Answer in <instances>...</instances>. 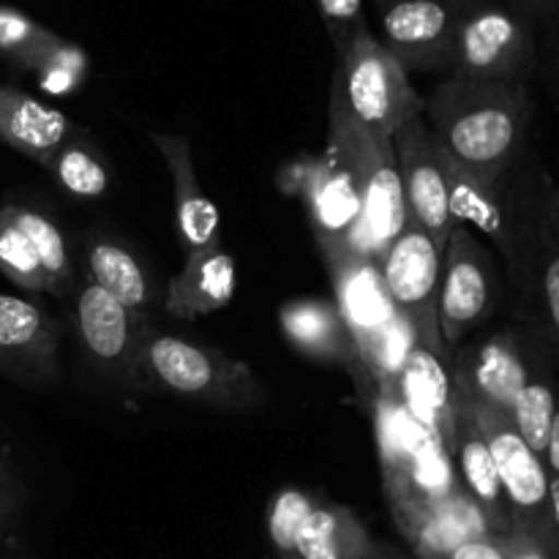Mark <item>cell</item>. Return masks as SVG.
<instances>
[{
    "mask_svg": "<svg viewBox=\"0 0 559 559\" xmlns=\"http://www.w3.org/2000/svg\"><path fill=\"white\" fill-rule=\"evenodd\" d=\"M453 222L495 246L516 320H527L540 276L559 254L557 183L535 142L497 180H478L451 162Z\"/></svg>",
    "mask_w": 559,
    "mask_h": 559,
    "instance_id": "obj_1",
    "label": "cell"
},
{
    "mask_svg": "<svg viewBox=\"0 0 559 559\" xmlns=\"http://www.w3.org/2000/svg\"><path fill=\"white\" fill-rule=\"evenodd\" d=\"M424 120L459 169L497 180L533 142L535 102L522 82L448 74L424 98Z\"/></svg>",
    "mask_w": 559,
    "mask_h": 559,
    "instance_id": "obj_2",
    "label": "cell"
},
{
    "mask_svg": "<svg viewBox=\"0 0 559 559\" xmlns=\"http://www.w3.org/2000/svg\"><path fill=\"white\" fill-rule=\"evenodd\" d=\"M369 413L380 448L388 508L399 533L407 535L424 513L462 489L456 467L445 442L424 429L393 393H377Z\"/></svg>",
    "mask_w": 559,
    "mask_h": 559,
    "instance_id": "obj_3",
    "label": "cell"
},
{
    "mask_svg": "<svg viewBox=\"0 0 559 559\" xmlns=\"http://www.w3.org/2000/svg\"><path fill=\"white\" fill-rule=\"evenodd\" d=\"M140 391L169 393L224 413H249L267 399L249 364L151 325L140 347Z\"/></svg>",
    "mask_w": 559,
    "mask_h": 559,
    "instance_id": "obj_4",
    "label": "cell"
},
{
    "mask_svg": "<svg viewBox=\"0 0 559 559\" xmlns=\"http://www.w3.org/2000/svg\"><path fill=\"white\" fill-rule=\"evenodd\" d=\"M325 267L333 284V300L353 336L371 388L374 393L388 391L409 353L418 347V336L393 306L380 260L347 254L325 262Z\"/></svg>",
    "mask_w": 559,
    "mask_h": 559,
    "instance_id": "obj_5",
    "label": "cell"
},
{
    "mask_svg": "<svg viewBox=\"0 0 559 559\" xmlns=\"http://www.w3.org/2000/svg\"><path fill=\"white\" fill-rule=\"evenodd\" d=\"M328 151L336 153L344 169L353 175L355 189L364 200L369 251L374 260H382L388 246L407 227L393 140L360 126L353 115L344 112L331 98V107H328Z\"/></svg>",
    "mask_w": 559,
    "mask_h": 559,
    "instance_id": "obj_6",
    "label": "cell"
},
{
    "mask_svg": "<svg viewBox=\"0 0 559 559\" xmlns=\"http://www.w3.org/2000/svg\"><path fill=\"white\" fill-rule=\"evenodd\" d=\"M331 98L360 126L388 140L407 123L424 118V98L371 27L336 55Z\"/></svg>",
    "mask_w": 559,
    "mask_h": 559,
    "instance_id": "obj_7",
    "label": "cell"
},
{
    "mask_svg": "<svg viewBox=\"0 0 559 559\" xmlns=\"http://www.w3.org/2000/svg\"><path fill=\"white\" fill-rule=\"evenodd\" d=\"M506 293L502 265L491 246L467 224H456L442 251L440 276V333L448 353L469 342L497 314Z\"/></svg>",
    "mask_w": 559,
    "mask_h": 559,
    "instance_id": "obj_8",
    "label": "cell"
},
{
    "mask_svg": "<svg viewBox=\"0 0 559 559\" xmlns=\"http://www.w3.org/2000/svg\"><path fill=\"white\" fill-rule=\"evenodd\" d=\"M451 74L530 85L538 74V27L497 0L475 5L459 16Z\"/></svg>",
    "mask_w": 559,
    "mask_h": 559,
    "instance_id": "obj_9",
    "label": "cell"
},
{
    "mask_svg": "<svg viewBox=\"0 0 559 559\" xmlns=\"http://www.w3.org/2000/svg\"><path fill=\"white\" fill-rule=\"evenodd\" d=\"M464 404L473 413L475 424H478L480 435H484L486 445L491 451V459L497 464L502 491H506L508 508H511L513 527L538 538L557 557L555 533H551V478L544 456H538L524 442V437L519 435L516 426L506 413L484 407V404Z\"/></svg>",
    "mask_w": 559,
    "mask_h": 559,
    "instance_id": "obj_10",
    "label": "cell"
},
{
    "mask_svg": "<svg viewBox=\"0 0 559 559\" xmlns=\"http://www.w3.org/2000/svg\"><path fill=\"white\" fill-rule=\"evenodd\" d=\"M388 295L399 314L409 322L420 347L451 360L440 333L442 249L420 227L407 222L380 260Z\"/></svg>",
    "mask_w": 559,
    "mask_h": 559,
    "instance_id": "obj_11",
    "label": "cell"
},
{
    "mask_svg": "<svg viewBox=\"0 0 559 559\" xmlns=\"http://www.w3.org/2000/svg\"><path fill=\"white\" fill-rule=\"evenodd\" d=\"M295 191L309 213L311 233L320 246L322 262H333L347 254L371 257L364 224V200L355 189L353 175L344 169L333 151L304 158L295 173Z\"/></svg>",
    "mask_w": 559,
    "mask_h": 559,
    "instance_id": "obj_12",
    "label": "cell"
},
{
    "mask_svg": "<svg viewBox=\"0 0 559 559\" xmlns=\"http://www.w3.org/2000/svg\"><path fill=\"white\" fill-rule=\"evenodd\" d=\"M74 328L96 374L120 391H140V347L145 317L126 309L87 278L71 293Z\"/></svg>",
    "mask_w": 559,
    "mask_h": 559,
    "instance_id": "obj_13",
    "label": "cell"
},
{
    "mask_svg": "<svg viewBox=\"0 0 559 559\" xmlns=\"http://www.w3.org/2000/svg\"><path fill=\"white\" fill-rule=\"evenodd\" d=\"M393 153L402 178L407 222L424 229L445 251L451 229L456 227L451 211V158L445 156L424 118L393 134Z\"/></svg>",
    "mask_w": 559,
    "mask_h": 559,
    "instance_id": "obj_14",
    "label": "cell"
},
{
    "mask_svg": "<svg viewBox=\"0 0 559 559\" xmlns=\"http://www.w3.org/2000/svg\"><path fill=\"white\" fill-rule=\"evenodd\" d=\"M448 369L459 399L500 409L511 418L527 369L522 322L516 320L513 325L486 333L475 342L459 344L451 349Z\"/></svg>",
    "mask_w": 559,
    "mask_h": 559,
    "instance_id": "obj_15",
    "label": "cell"
},
{
    "mask_svg": "<svg viewBox=\"0 0 559 559\" xmlns=\"http://www.w3.org/2000/svg\"><path fill=\"white\" fill-rule=\"evenodd\" d=\"M382 47L404 71L453 69L459 14L445 0H385L377 5Z\"/></svg>",
    "mask_w": 559,
    "mask_h": 559,
    "instance_id": "obj_16",
    "label": "cell"
},
{
    "mask_svg": "<svg viewBox=\"0 0 559 559\" xmlns=\"http://www.w3.org/2000/svg\"><path fill=\"white\" fill-rule=\"evenodd\" d=\"M60 325L38 304L0 293V371L31 388L55 385Z\"/></svg>",
    "mask_w": 559,
    "mask_h": 559,
    "instance_id": "obj_17",
    "label": "cell"
},
{
    "mask_svg": "<svg viewBox=\"0 0 559 559\" xmlns=\"http://www.w3.org/2000/svg\"><path fill=\"white\" fill-rule=\"evenodd\" d=\"M278 325L293 349H298L306 358L317 360V364H331L336 369H344L353 377L355 388H358L360 399H364L366 409L374 402V388H371L369 377H366L364 364L358 358L353 336H349L347 325H344L338 306L333 298H300L289 300L282 311H278Z\"/></svg>",
    "mask_w": 559,
    "mask_h": 559,
    "instance_id": "obj_18",
    "label": "cell"
},
{
    "mask_svg": "<svg viewBox=\"0 0 559 559\" xmlns=\"http://www.w3.org/2000/svg\"><path fill=\"white\" fill-rule=\"evenodd\" d=\"M151 142L167 164L169 180H173L175 222H178L180 243H183L186 254L222 246L218 211L207 200L200 178H197L191 142L183 134H169V131H151Z\"/></svg>",
    "mask_w": 559,
    "mask_h": 559,
    "instance_id": "obj_19",
    "label": "cell"
},
{
    "mask_svg": "<svg viewBox=\"0 0 559 559\" xmlns=\"http://www.w3.org/2000/svg\"><path fill=\"white\" fill-rule=\"evenodd\" d=\"M448 451H451L453 467H456L459 486L484 511L491 533H511L513 519L500 484V473H497V464L491 459V451L486 445L484 435H480L478 424H475L473 413H469V407L462 399H456V424H453V437Z\"/></svg>",
    "mask_w": 559,
    "mask_h": 559,
    "instance_id": "obj_20",
    "label": "cell"
},
{
    "mask_svg": "<svg viewBox=\"0 0 559 559\" xmlns=\"http://www.w3.org/2000/svg\"><path fill=\"white\" fill-rule=\"evenodd\" d=\"M380 393H393L424 429H429L451 448L453 424H456V396H453L448 360L437 358L435 353L418 344L399 371L393 388Z\"/></svg>",
    "mask_w": 559,
    "mask_h": 559,
    "instance_id": "obj_21",
    "label": "cell"
},
{
    "mask_svg": "<svg viewBox=\"0 0 559 559\" xmlns=\"http://www.w3.org/2000/svg\"><path fill=\"white\" fill-rule=\"evenodd\" d=\"M80 134V126L71 123L60 109L47 107L16 87L0 85V142L11 151L47 167L55 153Z\"/></svg>",
    "mask_w": 559,
    "mask_h": 559,
    "instance_id": "obj_22",
    "label": "cell"
},
{
    "mask_svg": "<svg viewBox=\"0 0 559 559\" xmlns=\"http://www.w3.org/2000/svg\"><path fill=\"white\" fill-rule=\"evenodd\" d=\"M522 322L524 344H527V369H524L522 391L513 404V426L538 456H544L549 440L551 418L559 399V369L555 349L535 322Z\"/></svg>",
    "mask_w": 559,
    "mask_h": 559,
    "instance_id": "obj_23",
    "label": "cell"
},
{
    "mask_svg": "<svg viewBox=\"0 0 559 559\" xmlns=\"http://www.w3.org/2000/svg\"><path fill=\"white\" fill-rule=\"evenodd\" d=\"M235 287H238L235 260L222 246H211L186 254L183 267L169 282L164 306L169 314L183 322L200 320L224 309L235 298Z\"/></svg>",
    "mask_w": 559,
    "mask_h": 559,
    "instance_id": "obj_24",
    "label": "cell"
},
{
    "mask_svg": "<svg viewBox=\"0 0 559 559\" xmlns=\"http://www.w3.org/2000/svg\"><path fill=\"white\" fill-rule=\"evenodd\" d=\"M480 535L495 533H491L484 511L469 500L467 491L459 489L456 495H451L440 506L431 508L429 513H424L404 538L413 546L415 557L429 559L445 555V551L456 549V546L467 544L473 538H480Z\"/></svg>",
    "mask_w": 559,
    "mask_h": 559,
    "instance_id": "obj_25",
    "label": "cell"
},
{
    "mask_svg": "<svg viewBox=\"0 0 559 559\" xmlns=\"http://www.w3.org/2000/svg\"><path fill=\"white\" fill-rule=\"evenodd\" d=\"M371 535L353 508L317 502L298 535V559H364Z\"/></svg>",
    "mask_w": 559,
    "mask_h": 559,
    "instance_id": "obj_26",
    "label": "cell"
},
{
    "mask_svg": "<svg viewBox=\"0 0 559 559\" xmlns=\"http://www.w3.org/2000/svg\"><path fill=\"white\" fill-rule=\"evenodd\" d=\"M87 273L96 287H102L109 298L123 304L126 309L142 314L151 304V284L147 273L142 271L140 260L126 246L115 240L96 238L87 243Z\"/></svg>",
    "mask_w": 559,
    "mask_h": 559,
    "instance_id": "obj_27",
    "label": "cell"
},
{
    "mask_svg": "<svg viewBox=\"0 0 559 559\" xmlns=\"http://www.w3.org/2000/svg\"><path fill=\"white\" fill-rule=\"evenodd\" d=\"M0 211L14 222V227L25 235L27 243L36 251L44 276L49 282V295H55V298H69L76 287V278L74 265H71L69 246H66V238L58 224L44 216V213L25 205H3Z\"/></svg>",
    "mask_w": 559,
    "mask_h": 559,
    "instance_id": "obj_28",
    "label": "cell"
},
{
    "mask_svg": "<svg viewBox=\"0 0 559 559\" xmlns=\"http://www.w3.org/2000/svg\"><path fill=\"white\" fill-rule=\"evenodd\" d=\"M47 169L52 173L55 183L76 200H98L109 189L107 167L82 134L60 147L52 162L47 164Z\"/></svg>",
    "mask_w": 559,
    "mask_h": 559,
    "instance_id": "obj_29",
    "label": "cell"
},
{
    "mask_svg": "<svg viewBox=\"0 0 559 559\" xmlns=\"http://www.w3.org/2000/svg\"><path fill=\"white\" fill-rule=\"evenodd\" d=\"M63 41L66 38L55 36L52 31L41 27L38 22L27 20L20 11L0 9V49L14 63L38 71Z\"/></svg>",
    "mask_w": 559,
    "mask_h": 559,
    "instance_id": "obj_30",
    "label": "cell"
},
{
    "mask_svg": "<svg viewBox=\"0 0 559 559\" xmlns=\"http://www.w3.org/2000/svg\"><path fill=\"white\" fill-rule=\"evenodd\" d=\"M317 502L320 500L300 489H282L273 495L271 508H267V538L278 559H298L295 546H298L300 527Z\"/></svg>",
    "mask_w": 559,
    "mask_h": 559,
    "instance_id": "obj_31",
    "label": "cell"
},
{
    "mask_svg": "<svg viewBox=\"0 0 559 559\" xmlns=\"http://www.w3.org/2000/svg\"><path fill=\"white\" fill-rule=\"evenodd\" d=\"M0 273L27 293H49V282L36 251L3 211H0Z\"/></svg>",
    "mask_w": 559,
    "mask_h": 559,
    "instance_id": "obj_32",
    "label": "cell"
},
{
    "mask_svg": "<svg viewBox=\"0 0 559 559\" xmlns=\"http://www.w3.org/2000/svg\"><path fill=\"white\" fill-rule=\"evenodd\" d=\"M317 9L336 55H342L360 33L369 31L364 0H317Z\"/></svg>",
    "mask_w": 559,
    "mask_h": 559,
    "instance_id": "obj_33",
    "label": "cell"
},
{
    "mask_svg": "<svg viewBox=\"0 0 559 559\" xmlns=\"http://www.w3.org/2000/svg\"><path fill=\"white\" fill-rule=\"evenodd\" d=\"M524 322H535L544 331L551 349H555L559 369V254L551 257V262L546 265L538 284V295H535L533 311H530V317Z\"/></svg>",
    "mask_w": 559,
    "mask_h": 559,
    "instance_id": "obj_34",
    "label": "cell"
},
{
    "mask_svg": "<svg viewBox=\"0 0 559 559\" xmlns=\"http://www.w3.org/2000/svg\"><path fill=\"white\" fill-rule=\"evenodd\" d=\"M538 74L559 112V11L544 25V41H538Z\"/></svg>",
    "mask_w": 559,
    "mask_h": 559,
    "instance_id": "obj_35",
    "label": "cell"
},
{
    "mask_svg": "<svg viewBox=\"0 0 559 559\" xmlns=\"http://www.w3.org/2000/svg\"><path fill=\"white\" fill-rule=\"evenodd\" d=\"M429 559H506V546H502V535H480L445 555Z\"/></svg>",
    "mask_w": 559,
    "mask_h": 559,
    "instance_id": "obj_36",
    "label": "cell"
},
{
    "mask_svg": "<svg viewBox=\"0 0 559 559\" xmlns=\"http://www.w3.org/2000/svg\"><path fill=\"white\" fill-rule=\"evenodd\" d=\"M502 546H506V559H557L538 538L516 527L502 535Z\"/></svg>",
    "mask_w": 559,
    "mask_h": 559,
    "instance_id": "obj_37",
    "label": "cell"
},
{
    "mask_svg": "<svg viewBox=\"0 0 559 559\" xmlns=\"http://www.w3.org/2000/svg\"><path fill=\"white\" fill-rule=\"evenodd\" d=\"M502 3L533 22L535 27H544L559 11V0H502Z\"/></svg>",
    "mask_w": 559,
    "mask_h": 559,
    "instance_id": "obj_38",
    "label": "cell"
},
{
    "mask_svg": "<svg viewBox=\"0 0 559 559\" xmlns=\"http://www.w3.org/2000/svg\"><path fill=\"white\" fill-rule=\"evenodd\" d=\"M544 462H546V469H549V478L551 480H559V399H557L555 418H551L549 440H546Z\"/></svg>",
    "mask_w": 559,
    "mask_h": 559,
    "instance_id": "obj_39",
    "label": "cell"
},
{
    "mask_svg": "<svg viewBox=\"0 0 559 559\" xmlns=\"http://www.w3.org/2000/svg\"><path fill=\"white\" fill-rule=\"evenodd\" d=\"M551 533H555V551L559 559V480H551Z\"/></svg>",
    "mask_w": 559,
    "mask_h": 559,
    "instance_id": "obj_40",
    "label": "cell"
},
{
    "mask_svg": "<svg viewBox=\"0 0 559 559\" xmlns=\"http://www.w3.org/2000/svg\"><path fill=\"white\" fill-rule=\"evenodd\" d=\"M364 559H404L402 555H399L396 549H391V546H385V544H371V549L366 551V557Z\"/></svg>",
    "mask_w": 559,
    "mask_h": 559,
    "instance_id": "obj_41",
    "label": "cell"
},
{
    "mask_svg": "<svg viewBox=\"0 0 559 559\" xmlns=\"http://www.w3.org/2000/svg\"><path fill=\"white\" fill-rule=\"evenodd\" d=\"M448 5H451L453 11H456L459 16L462 14H467L469 9H475V5H480V3H486V0H445Z\"/></svg>",
    "mask_w": 559,
    "mask_h": 559,
    "instance_id": "obj_42",
    "label": "cell"
},
{
    "mask_svg": "<svg viewBox=\"0 0 559 559\" xmlns=\"http://www.w3.org/2000/svg\"><path fill=\"white\" fill-rule=\"evenodd\" d=\"M380 3H385V0H374V5H380Z\"/></svg>",
    "mask_w": 559,
    "mask_h": 559,
    "instance_id": "obj_43",
    "label": "cell"
},
{
    "mask_svg": "<svg viewBox=\"0 0 559 559\" xmlns=\"http://www.w3.org/2000/svg\"><path fill=\"white\" fill-rule=\"evenodd\" d=\"M557 205H559V186H557Z\"/></svg>",
    "mask_w": 559,
    "mask_h": 559,
    "instance_id": "obj_44",
    "label": "cell"
}]
</instances>
